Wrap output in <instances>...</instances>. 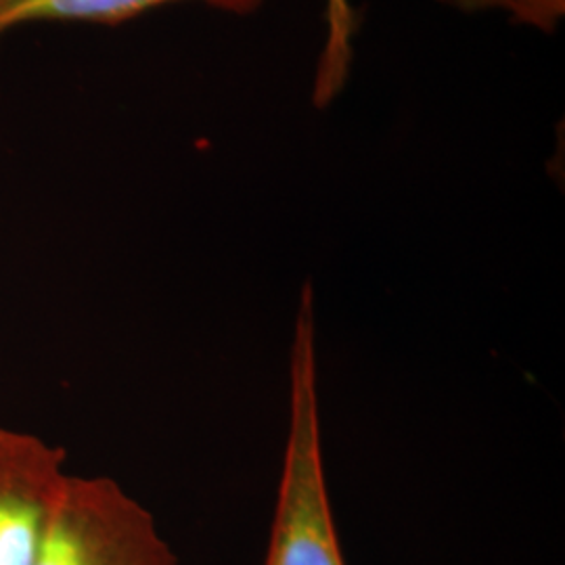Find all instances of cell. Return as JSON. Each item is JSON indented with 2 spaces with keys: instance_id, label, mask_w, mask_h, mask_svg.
I'll return each mask as SVG.
<instances>
[{
  "instance_id": "cell-6",
  "label": "cell",
  "mask_w": 565,
  "mask_h": 565,
  "mask_svg": "<svg viewBox=\"0 0 565 565\" xmlns=\"http://www.w3.org/2000/svg\"><path fill=\"white\" fill-rule=\"evenodd\" d=\"M461 13H501L518 25L555 34L565 18V0H434Z\"/></svg>"
},
{
  "instance_id": "cell-4",
  "label": "cell",
  "mask_w": 565,
  "mask_h": 565,
  "mask_svg": "<svg viewBox=\"0 0 565 565\" xmlns=\"http://www.w3.org/2000/svg\"><path fill=\"white\" fill-rule=\"evenodd\" d=\"M189 0H0V42L32 23H103L137 20L163 4ZM231 15H254L268 0H195Z\"/></svg>"
},
{
  "instance_id": "cell-2",
  "label": "cell",
  "mask_w": 565,
  "mask_h": 565,
  "mask_svg": "<svg viewBox=\"0 0 565 565\" xmlns=\"http://www.w3.org/2000/svg\"><path fill=\"white\" fill-rule=\"evenodd\" d=\"M34 565H179L149 509L116 480L63 478Z\"/></svg>"
},
{
  "instance_id": "cell-5",
  "label": "cell",
  "mask_w": 565,
  "mask_h": 565,
  "mask_svg": "<svg viewBox=\"0 0 565 565\" xmlns=\"http://www.w3.org/2000/svg\"><path fill=\"white\" fill-rule=\"evenodd\" d=\"M324 39L312 84V103L324 109L342 93L356 36V11L350 0H324Z\"/></svg>"
},
{
  "instance_id": "cell-1",
  "label": "cell",
  "mask_w": 565,
  "mask_h": 565,
  "mask_svg": "<svg viewBox=\"0 0 565 565\" xmlns=\"http://www.w3.org/2000/svg\"><path fill=\"white\" fill-rule=\"evenodd\" d=\"M264 565H345L324 484L310 282L291 348V422Z\"/></svg>"
},
{
  "instance_id": "cell-3",
  "label": "cell",
  "mask_w": 565,
  "mask_h": 565,
  "mask_svg": "<svg viewBox=\"0 0 565 565\" xmlns=\"http://www.w3.org/2000/svg\"><path fill=\"white\" fill-rule=\"evenodd\" d=\"M65 476L61 446L0 425V565H34Z\"/></svg>"
}]
</instances>
